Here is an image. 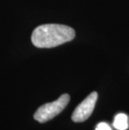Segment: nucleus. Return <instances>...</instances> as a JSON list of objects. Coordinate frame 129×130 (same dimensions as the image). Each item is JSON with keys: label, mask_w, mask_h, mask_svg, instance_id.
<instances>
[{"label": "nucleus", "mask_w": 129, "mask_h": 130, "mask_svg": "<svg viewBox=\"0 0 129 130\" xmlns=\"http://www.w3.org/2000/svg\"><path fill=\"white\" fill-rule=\"evenodd\" d=\"M97 98L98 94L97 92H93L87 96L74 110L71 116L72 121L76 123H82L88 119L94 111Z\"/></svg>", "instance_id": "3"}, {"label": "nucleus", "mask_w": 129, "mask_h": 130, "mask_svg": "<svg viewBox=\"0 0 129 130\" xmlns=\"http://www.w3.org/2000/svg\"><path fill=\"white\" fill-rule=\"evenodd\" d=\"M113 126L118 130H126L128 128V118L124 113H118L114 118Z\"/></svg>", "instance_id": "4"}, {"label": "nucleus", "mask_w": 129, "mask_h": 130, "mask_svg": "<svg viewBox=\"0 0 129 130\" xmlns=\"http://www.w3.org/2000/svg\"><path fill=\"white\" fill-rule=\"evenodd\" d=\"M96 130H112V128L106 123L101 122V123H99L97 125V127H96Z\"/></svg>", "instance_id": "5"}, {"label": "nucleus", "mask_w": 129, "mask_h": 130, "mask_svg": "<svg viewBox=\"0 0 129 130\" xmlns=\"http://www.w3.org/2000/svg\"><path fill=\"white\" fill-rule=\"evenodd\" d=\"M76 32L64 24H48L38 26L32 33L31 41L38 48H53L71 41Z\"/></svg>", "instance_id": "1"}, {"label": "nucleus", "mask_w": 129, "mask_h": 130, "mask_svg": "<svg viewBox=\"0 0 129 130\" xmlns=\"http://www.w3.org/2000/svg\"><path fill=\"white\" fill-rule=\"evenodd\" d=\"M70 102V96L63 94L57 100L40 106L34 114V118L40 123H45L59 115Z\"/></svg>", "instance_id": "2"}]
</instances>
